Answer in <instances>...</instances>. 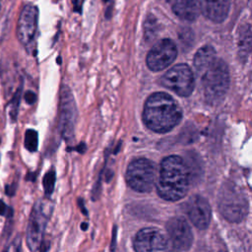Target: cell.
I'll return each mask as SVG.
<instances>
[{
  "instance_id": "cell-1",
  "label": "cell",
  "mask_w": 252,
  "mask_h": 252,
  "mask_svg": "<svg viewBox=\"0 0 252 252\" xmlns=\"http://www.w3.org/2000/svg\"><path fill=\"white\" fill-rule=\"evenodd\" d=\"M155 184L162 199L170 202L182 199L190 185V174L185 160L179 156L164 158L160 162Z\"/></svg>"
},
{
  "instance_id": "cell-2",
  "label": "cell",
  "mask_w": 252,
  "mask_h": 252,
  "mask_svg": "<svg viewBox=\"0 0 252 252\" xmlns=\"http://www.w3.org/2000/svg\"><path fill=\"white\" fill-rule=\"evenodd\" d=\"M181 118V107L172 96L165 93H155L145 102L143 121L154 132H169L179 124Z\"/></svg>"
},
{
  "instance_id": "cell-3",
  "label": "cell",
  "mask_w": 252,
  "mask_h": 252,
  "mask_svg": "<svg viewBox=\"0 0 252 252\" xmlns=\"http://www.w3.org/2000/svg\"><path fill=\"white\" fill-rule=\"evenodd\" d=\"M199 75L206 101L210 104L220 102L229 87V71L226 63L217 57Z\"/></svg>"
},
{
  "instance_id": "cell-4",
  "label": "cell",
  "mask_w": 252,
  "mask_h": 252,
  "mask_svg": "<svg viewBox=\"0 0 252 252\" xmlns=\"http://www.w3.org/2000/svg\"><path fill=\"white\" fill-rule=\"evenodd\" d=\"M218 207L221 216L231 222L241 221L248 213L245 193L235 184L227 182L220 190Z\"/></svg>"
},
{
  "instance_id": "cell-5",
  "label": "cell",
  "mask_w": 252,
  "mask_h": 252,
  "mask_svg": "<svg viewBox=\"0 0 252 252\" xmlns=\"http://www.w3.org/2000/svg\"><path fill=\"white\" fill-rule=\"evenodd\" d=\"M158 169L151 159L139 158L131 161L126 169V182L135 191L150 192L155 186Z\"/></svg>"
},
{
  "instance_id": "cell-6",
  "label": "cell",
  "mask_w": 252,
  "mask_h": 252,
  "mask_svg": "<svg viewBox=\"0 0 252 252\" xmlns=\"http://www.w3.org/2000/svg\"><path fill=\"white\" fill-rule=\"evenodd\" d=\"M51 210V204L45 200H38L33 205L27 226V244L30 250H42L44 231Z\"/></svg>"
},
{
  "instance_id": "cell-7",
  "label": "cell",
  "mask_w": 252,
  "mask_h": 252,
  "mask_svg": "<svg viewBox=\"0 0 252 252\" xmlns=\"http://www.w3.org/2000/svg\"><path fill=\"white\" fill-rule=\"evenodd\" d=\"M160 83L166 89L180 96H188L195 88L193 71L187 64H177L168 69L161 77Z\"/></svg>"
},
{
  "instance_id": "cell-8",
  "label": "cell",
  "mask_w": 252,
  "mask_h": 252,
  "mask_svg": "<svg viewBox=\"0 0 252 252\" xmlns=\"http://www.w3.org/2000/svg\"><path fill=\"white\" fill-rule=\"evenodd\" d=\"M177 47L170 38H163L158 41L147 55V66L154 72H158L168 67L175 60Z\"/></svg>"
},
{
  "instance_id": "cell-9",
  "label": "cell",
  "mask_w": 252,
  "mask_h": 252,
  "mask_svg": "<svg viewBox=\"0 0 252 252\" xmlns=\"http://www.w3.org/2000/svg\"><path fill=\"white\" fill-rule=\"evenodd\" d=\"M168 243L179 251L189 250L193 243V233L188 221L183 217L171 218L166 223Z\"/></svg>"
},
{
  "instance_id": "cell-10",
  "label": "cell",
  "mask_w": 252,
  "mask_h": 252,
  "mask_svg": "<svg viewBox=\"0 0 252 252\" xmlns=\"http://www.w3.org/2000/svg\"><path fill=\"white\" fill-rule=\"evenodd\" d=\"M133 246L137 252L164 251L168 248V239L160 230L147 227L138 231Z\"/></svg>"
},
{
  "instance_id": "cell-11",
  "label": "cell",
  "mask_w": 252,
  "mask_h": 252,
  "mask_svg": "<svg viewBox=\"0 0 252 252\" xmlns=\"http://www.w3.org/2000/svg\"><path fill=\"white\" fill-rule=\"evenodd\" d=\"M76 106L73 95L70 90L66 87L62 89L60 99V121L59 126L63 137L70 140L74 135V128L76 122Z\"/></svg>"
},
{
  "instance_id": "cell-12",
  "label": "cell",
  "mask_w": 252,
  "mask_h": 252,
  "mask_svg": "<svg viewBox=\"0 0 252 252\" xmlns=\"http://www.w3.org/2000/svg\"><path fill=\"white\" fill-rule=\"evenodd\" d=\"M37 29V9L33 5H27L21 12L18 22V37L23 45L30 48L35 37Z\"/></svg>"
},
{
  "instance_id": "cell-13",
  "label": "cell",
  "mask_w": 252,
  "mask_h": 252,
  "mask_svg": "<svg viewBox=\"0 0 252 252\" xmlns=\"http://www.w3.org/2000/svg\"><path fill=\"white\" fill-rule=\"evenodd\" d=\"M186 213L190 221L199 229H206L212 219L211 206L207 199L200 195L192 196L186 204Z\"/></svg>"
},
{
  "instance_id": "cell-14",
  "label": "cell",
  "mask_w": 252,
  "mask_h": 252,
  "mask_svg": "<svg viewBox=\"0 0 252 252\" xmlns=\"http://www.w3.org/2000/svg\"><path fill=\"white\" fill-rule=\"evenodd\" d=\"M200 12L215 23L223 22L230 9V0H199Z\"/></svg>"
},
{
  "instance_id": "cell-15",
  "label": "cell",
  "mask_w": 252,
  "mask_h": 252,
  "mask_svg": "<svg viewBox=\"0 0 252 252\" xmlns=\"http://www.w3.org/2000/svg\"><path fill=\"white\" fill-rule=\"evenodd\" d=\"M172 12L181 20L192 22L200 15L199 0H166Z\"/></svg>"
},
{
  "instance_id": "cell-16",
  "label": "cell",
  "mask_w": 252,
  "mask_h": 252,
  "mask_svg": "<svg viewBox=\"0 0 252 252\" xmlns=\"http://www.w3.org/2000/svg\"><path fill=\"white\" fill-rule=\"evenodd\" d=\"M216 50L211 45H205L201 47L194 56V67L198 74H200L205 68H207L216 58Z\"/></svg>"
},
{
  "instance_id": "cell-17",
  "label": "cell",
  "mask_w": 252,
  "mask_h": 252,
  "mask_svg": "<svg viewBox=\"0 0 252 252\" xmlns=\"http://www.w3.org/2000/svg\"><path fill=\"white\" fill-rule=\"evenodd\" d=\"M251 47V29L249 25H246L242 28V31L239 35V51L242 56L247 57L250 52Z\"/></svg>"
},
{
  "instance_id": "cell-18",
  "label": "cell",
  "mask_w": 252,
  "mask_h": 252,
  "mask_svg": "<svg viewBox=\"0 0 252 252\" xmlns=\"http://www.w3.org/2000/svg\"><path fill=\"white\" fill-rule=\"evenodd\" d=\"M21 94H22V86L20 88H18V90L14 94V95L8 105V112H9V116H10L12 122H15L18 117L20 101H21Z\"/></svg>"
},
{
  "instance_id": "cell-19",
  "label": "cell",
  "mask_w": 252,
  "mask_h": 252,
  "mask_svg": "<svg viewBox=\"0 0 252 252\" xmlns=\"http://www.w3.org/2000/svg\"><path fill=\"white\" fill-rule=\"evenodd\" d=\"M37 132L33 129H28L25 135V148L30 152H35L37 150Z\"/></svg>"
},
{
  "instance_id": "cell-20",
  "label": "cell",
  "mask_w": 252,
  "mask_h": 252,
  "mask_svg": "<svg viewBox=\"0 0 252 252\" xmlns=\"http://www.w3.org/2000/svg\"><path fill=\"white\" fill-rule=\"evenodd\" d=\"M55 184V172L53 170L48 171L43 178V188L46 195H50L53 191Z\"/></svg>"
},
{
  "instance_id": "cell-21",
  "label": "cell",
  "mask_w": 252,
  "mask_h": 252,
  "mask_svg": "<svg viewBox=\"0 0 252 252\" xmlns=\"http://www.w3.org/2000/svg\"><path fill=\"white\" fill-rule=\"evenodd\" d=\"M0 216L7 217H13V209L11 207H8L1 199H0Z\"/></svg>"
},
{
  "instance_id": "cell-22",
  "label": "cell",
  "mask_w": 252,
  "mask_h": 252,
  "mask_svg": "<svg viewBox=\"0 0 252 252\" xmlns=\"http://www.w3.org/2000/svg\"><path fill=\"white\" fill-rule=\"evenodd\" d=\"M13 244H11L9 247L6 248V250H12V251H19L21 249V237L18 235L14 241L12 242Z\"/></svg>"
},
{
  "instance_id": "cell-23",
  "label": "cell",
  "mask_w": 252,
  "mask_h": 252,
  "mask_svg": "<svg viewBox=\"0 0 252 252\" xmlns=\"http://www.w3.org/2000/svg\"><path fill=\"white\" fill-rule=\"evenodd\" d=\"M35 94L32 91H28L26 94H25V99L26 101L29 103V104H32L34 101H35Z\"/></svg>"
},
{
  "instance_id": "cell-24",
  "label": "cell",
  "mask_w": 252,
  "mask_h": 252,
  "mask_svg": "<svg viewBox=\"0 0 252 252\" xmlns=\"http://www.w3.org/2000/svg\"><path fill=\"white\" fill-rule=\"evenodd\" d=\"M15 191H16V189H15V186H14V185H12V184H7V185L5 186V192H6L7 195L13 196V195L15 194Z\"/></svg>"
}]
</instances>
